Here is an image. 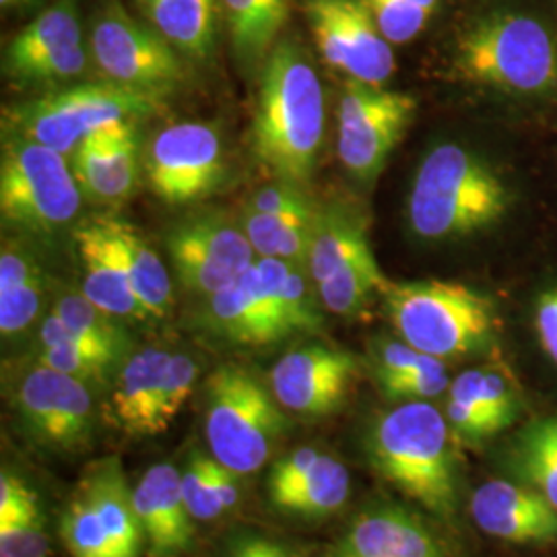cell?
<instances>
[{
  "mask_svg": "<svg viewBox=\"0 0 557 557\" xmlns=\"http://www.w3.org/2000/svg\"><path fill=\"white\" fill-rule=\"evenodd\" d=\"M83 202L73 165L57 149L4 135L0 156V215L27 234H57L77 220Z\"/></svg>",
  "mask_w": 557,
  "mask_h": 557,
  "instance_id": "9c48e42d",
  "label": "cell"
},
{
  "mask_svg": "<svg viewBox=\"0 0 557 557\" xmlns=\"http://www.w3.org/2000/svg\"><path fill=\"white\" fill-rule=\"evenodd\" d=\"M172 351L145 347L126 359L110 398V416L128 436H158L168 430L163 419L165 374Z\"/></svg>",
  "mask_w": 557,
  "mask_h": 557,
  "instance_id": "603a6c76",
  "label": "cell"
},
{
  "mask_svg": "<svg viewBox=\"0 0 557 557\" xmlns=\"http://www.w3.org/2000/svg\"><path fill=\"white\" fill-rule=\"evenodd\" d=\"M145 176L151 193L165 205L209 199L227 178L220 131L190 120L163 128L149 143Z\"/></svg>",
  "mask_w": 557,
  "mask_h": 557,
  "instance_id": "5bb4252c",
  "label": "cell"
},
{
  "mask_svg": "<svg viewBox=\"0 0 557 557\" xmlns=\"http://www.w3.org/2000/svg\"><path fill=\"white\" fill-rule=\"evenodd\" d=\"M122 356L73 335L62 320L50 312L38 329L36 363L52 368L89 386L110 379Z\"/></svg>",
  "mask_w": 557,
  "mask_h": 557,
  "instance_id": "f546056e",
  "label": "cell"
},
{
  "mask_svg": "<svg viewBox=\"0 0 557 557\" xmlns=\"http://www.w3.org/2000/svg\"><path fill=\"white\" fill-rule=\"evenodd\" d=\"M225 557H262L260 556L259 535L242 533L232 539Z\"/></svg>",
  "mask_w": 557,
  "mask_h": 557,
  "instance_id": "f6af8a7d",
  "label": "cell"
},
{
  "mask_svg": "<svg viewBox=\"0 0 557 557\" xmlns=\"http://www.w3.org/2000/svg\"><path fill=\"white\" fill-rule=\"evenodd\" d=\"M320 457H322V450L304 446V448H298V450L278 458L267 478V494L278 492V490L292 485L294 481H298L299 478H304L319 462Z\"/></svg>",
  "mask_w": 557,
  "mask_h": 557,
  "instance_id": "b9f144b4",
  "label": "cell"
},
{
  "mask_svg": "<svg viewBox=\"0 0 557 557\" xmlns=\"http://www.w3.org/2000/svg\"><path fill=\"white\" fill-rule=\"evenodd\" d=\"M535 329L543 351L557 366V287L545 292L539 298L535 308Z\"/></svg>",
  "mask_w": 557,
  "mask_h": 557,
  "instance_id": "ee69618b",
  "label": "cell"
},
{
  "mask_svg": "<svg viewBox=\"0 0 557 557\" xmlns=\"http://www.w3.org/2000/svg\"><path fill=\"white\" fill-rule=\"evenodd\" d=\"M13 405L21 428L44 450L77 455L94 440L96 403L83 380L34 363L17 382Z\"/></svg>",
  "mask_w": 557,
  "mask_h": 557,
  "instance_id": "7c38bea8",
  "label": "cell"
},
{
  "mask_svg": "<svg viewBox=\"0 0 557 557\" xmlns=\"http://www.w3.org/2000/svg\"><path fill=\"white\" fill-rule=\"evenodd\" d=\"M285 264V260L257 259L234 283L207 298L202 326L242 347H262L292 337L281 298Z\"/></svg>",
  "mask_w": 557,
  "mask_h": 557,
  "instance_id": "9a60e30c",
  "label": "cell"
},
{
  "mask_svg": "<svg viewBox=\"0 0 557 557\" xmlns=\"http://www.w3.org/2000/svg\"><path fill=\"white\" fill-rule=\"evenodd\" d=\"M458 75L515 94H541L557 85V46L541 21L498 11L473 21L455 50Z\"/></svg>",
  "mask_w": 557,
  "mask_h": 557,
  "instance_id": "8992f818",
  "label": "cell"
},
{
  "mask_svg": "<svg viewBox=\"0 0 557 557\" xmlns=\"http://www.w3.org/2000/svg\"><path fill=\"white\" fill-rule=\"evenodd\" d=\"M376 21L382 36L391 44H407L425 29L432 13L413 0H361Z\"/></svg>",
  "mask_w": 557,
  "mask_h": 557,
  "instance_id": "ab89813d",
  "label": "cell"
},
{
  "mask_svg": "<svg viewBox=\"0 0 557 557\" xmlns=\"http://www.w3.org/2000/svg\"><path fill=\"white\" fill-rule=\"evenodd\" d=\"M423 354L405 341H384L376 351V379L380 384L397 379L400 374L416 368Z\"/></svg>",
  "mask_w": 557,
  "mask_h": 557,
  "instance_id": "7bdbcfd3",
  "label": "cell"
},
{
  "mask_svg": "<svg viewBox=\"0 0 557 557\" xmlns=\"http://www.w3.org/2000/svg\"><path fill=\"white\" fill-rule=\"evenodd\" d=\"M106 223L116 244L133 292L139 298L147 317L153 320L165 319L172 310V278L168 267L131 223L112 218H106Z\"/></svg>",
  "mask_w": 557,
  "mask_h": 557,
  "instance_id": "4316f807",
  "label": "cell"
},
{
  "mask_svg": "<svg viewBox=\"0 0 557 557\" xmlns=\"http://www.w3.org/2000/svg\"><path fill=\"white\" fill-rule=\"evenodd\" d=\"M137 122H116L91 133L71 156L83 199L119 205L139 186Z\"/></svg>",
  "mask_w": 557,
  "mask_h": 557,
  "instance_id": "ffe728a7",
  "label": "cell"
},
{
  "mask_svg": "<svg viewBox=\"0 0 557 557\" xmlns=\"http://www.w3.org/2000/svg\"><path fill=\"white\" fill-rule=\"evenodd\" d=\"M163 108L165 96L160 94L112 81H89L4 110V131L73 156L83 140L103 126L139 122Z\"/></svg>",
  "mask_w": 557,
  "mask_h": 557,
  "instance_id": "5b68a950",
  "label": "cell"
},
{
  "mask_svg": "<svg viewBox=\"0 0 557 557\" xmlns=\"http://www.w3.org/2000/svg\"><path fill=\"white\" fill-rule=\"evenodd\" d=\"M380 388L393 400H428L446 393L450 388V382L444 361L423 354L416 368H411L397 379L380 384Z\"/></svg>",
  "mask_w": 557,
  "mask_h": 557,
  "instance_id": "f35d334b",
  "label": "cell"
},
{
  "mask_svg": "<svg viewBox=\"0 0 557 557\" xmlns=\"http://www.w3.org/2000/svg\"><path fill=\"white\" fill-rule=\"evenodd\" d=\"M382 298L398 337L434 358L479 351L498 329L494 301L455 281L391 283Z\"/></svg>",
  "mask_w": 557,
  "mask_h": 557,
  "instance_id": "277c9868",
  "label": "cell"
},
{
  "mask_svg": "<svg viewBox=\"0 0 557 557\" xmlns=\"http://www.w3.org/2000/svg\"><path fill=\"white\" fill-rule=\"evenodd\" d=\"M52 312L69 326L73 335L124 356L126 333L119 324L120 319L101 310L100 306L85 298L81 292L57 299Z\"/></svg>",
  "mask_w": 557,
  "mask_h": 557,
  "instance_id": "e575fe53",
  "label": "cell"
},
{
  "mask_svg": "<svg viewBox=\"0 0 557 557\" xmlns=\"http://www.w3.org/2000/svg\"><path fill=\"white\" fill-rule=\"evenodd\" d=\"M413 2L421 7L423 11H428V13H434L436 7H438V0H413Z\"/></svg>",
  "mask_w": 557,
  "mask_h": 557,
  "instance_id": "bcb514c9",
  "label": "cell"
},
{
  "mask_svg": "<svg viewBox=\"0 0 557 557\" xmlns=\"http://www.w3.org/2000/svg\"><path fill=\"white\" fill-rule=\"evenodd\" d=\"M471 515L483 533L506 543L557 541V508L522 483L494 479L479 485L471 498Z\"/></svg>",
  "mask_w": 557,
  "mask_h": 557,
  "instance_id": "44dd1931",
  "label": "cell"
},
{
  "mask_svg": "<svg viewBox=\"0 0 557 557\" xmlns=\"http://www.w3.org/2000/svg\"><path fill=\"white\" fill-rule=\"evenodd\" d=\"M508 465L522 485L557 508V418L529 423L508 450Z\"/></svg>",
  "mask_w": 557,
  "mask_h": 557,
  "instance_id": "d6a6232c",
  "label": "cell"
},
{
  "mask_svg": "<svg viewBox=\"0 0 557 557\" xmlns=\"http://www.w3.org/2000/svg\"><path fill=\"white\" fill-rule=\"evenodd\" d=\"M351 494L347 467L326 453L292 485L267 494L271 506L287 517L326 518L337 515Z\"/></svg>",
  "mask_w": 557,
  "mask_h": 557,
  "instance_id": "4dcf8cb0",
  "label": "cell"
},
{
  "mask_svg": "<svg viewBox=\"0 0 557 557\" xmlns=\"http://www.w3.org/2000/svg\"><path fill=\"white\" fill-rule=\"evenodd\" d=\"M292 0H221L232 48L244 69L267 62L277 46L278 34L289 17Z\"/></svg>",
  "mask_w": 557,
  "mask_h": 557,
  "instance_id": "f1b7e54d",
  "label": "cell"
},
{
  "mask_svg": "<svg viewBox=\"0 0 557 557\" xmlns=\"http://www.w3.org/2000/svg\"><path fill=\"white\" fill-rule=\"evenodd\" d=\"M17 2H23V0H0L2 7H13V4H17Z\"/></svg>",
  "mask_w": 557,
  "mask_h": 557,
  "instance_id": "7dc6e473",
  "label": "cell"
},
{
  "mask_svg": "<svg viewBox=\"0 0 557 557\" xmlns=\"http://www.w3.org/2000/svg\"><path fill=\"white\" fill-rule=\"evenodd\" d=\"M50 539L36 492L9 471L0 478V557H48Z\"/></svg>",
  "mask_w": 557,
  "mask_h": 557,
  "instance_id": "83f0119b",
  "label": "cell"
},
{
  "mask_svg": "<svg viewBox=\"0 0 557 557\" xmlns=\"http://www.w3.org/2000/svg\"><path fill=\"white\" fill-rule=\"evenodd\" d=\"M324 557H450L423 518L397 506H372L349 522Z\"/></svg>",
  "mask_w": 557,
  "mask_h": 557,
  "instance_id": "d6986e66",
  "label": "cell"
},
{
  "mask_svg": "<svg viewBox=\"0 0 557 557\" xmlns=\"http://www.w3.org/2000/svg\"><path fill=\"white\" fill-rule=\"evenodd\" d=\"M320 57L351 81L384 87L395 75L393 44L361 0H304Z\"/></svg>",
  "mask_w": 557,
  "mask_h": 557,
  "instance_id": "2e32d148",
  "label": "cell"
},
{
  "mask_svg": "<svg viewBox=\"0 0 557 557\" xmlns=\"http://www.w3.org/2000/svg\"><path fill=\"white\" fill-rule=\"evenodd\" d=\"M446 419L455 438L467 444H478L483 440L494 438L492 428L481 411L478 398V368L462 372L450 382Z\"/></svg>",
  "mask_w": 557,
  "mask_h": 557,
  "instance_id": "d590c367",
  "label": "cell"
},
{
  "mask_svg": "<svg viewBox=\"0 0 557 557\" xmlns=\"http://www.w3.org/2000/svg\"><path fill=\"white\" fill-rule=\"evenodd\" d=\"M411 96L347 81L338 106L337 153L345 170L359 182H372L416 116Z\"/></svg>",
  "mask_w": 557,
  "mask_h": 557,
  "instance_id": "4fadbf2b",
  "label": "cell"
},
{
  "mask_svg": "<svg viewBox=\"0 0 557 557\" xmlns=\"http://www.w3.org/2000/svg\"><path fill=\"white\" fill-rule=\"evenodd\" d=\"M317 207L281 215L244 209L239 220L259 259L285 260L308 269Z\"/></svg>",
  "mask_w": 557,
  "mask_h": 557,
  "instance_id": "1f68e13d",
  "label": "cell"
},
{
  "mask_svg": "<svg viewBox=\"0 0 557 557\" xmlns=\"http://www.w3.org/2000/svg\"><path fill=\"white\" fill-rule=\"evenodd\" d=\"M317 207L312 200L306 197L301 186L275 180L267 186L259 188L244 209L257 211V213H269V215H281V213H299Z\"/></svg>",
  "mask_w": 557,
  "mask_h": 557,
  "instance_id": "60d3db41",
  "label": "cell"
},
{
  "mask_svg": "<svg viewBox=\"0 0 557 557\" xmlns=\"http://www.w3.org/2000/svg\"><path fill=\"white\" fill-rule=\"evenodd\" d=\"M554 2H556V4H557V0H554Z\"/></svg>",
  "mask_w": 557,
  "mask_h": 557,
  "instance_id": "c3c4849f",
  "label": "cell"
},
{
  "mask_svg": "<svg viewBox=\"0 0 557 557\" xmlns=\"http://www.w3.org/2000/svg\"><path fill=\"white\" fill-rule=\"evenodd\" d=\"M75 244L85 273L81 294L116 319H149L122 267L106 218L81 223Z\"/></svg>",
  "mask_w": 557,
  "mask_h": 557,
  "instance_id": "cb8c5ba5",
  "label": "cell"
},
{
  "mask_svg": "<svg viewBox=\"0 0 557 557\" xmlns=\"http://www.w3.org/2000/svg\"><path fill=\"white\" fill-rule=\"evenodd\" d=\"M89 48L100 79L160 96L188 79V62L178 48L114 0L94 21Z\"/></svg>",
  "mask_w": 557,
  "mask_h": 557,
  "instance_id": "30bf717a",
  "label": "cell"
},
{
  "mask_svg": "<svg viewBox=\"0 0 557 557\" xmlns=\"http://www.w3.org/2000/svg\"><path fill=\"white\" fill-rule=\"evenodd\" d=\"M324 124V89L312 60L296 41H278L260 69L255 158L273 178L304 186L314 174Z\"/></svg>",
  "mask_w": 557,
  "mask_h": 557,
  "instance_id": "6da1fadb",
  "label": "cell"
},
{
  "mask_svg": "<svg viewBox=\"0 0 557 557\" xmlns=\"http://www.w3.org/2000/svg\"><path fill=\"white\" fill-rule=\"evenodd\" d=\"M60 537L71 557H114L96 499L83 479L64 506Z\"/></svg>",
  "mask_w": 557,
  "mask_h": 557,
  "instance_id": "836d02e7",
  "label": "cell"
},
{
  "mask_svg": "<svg viewBox=\"0 0 557 557\" xmlns=\"http://www.w3.org/2000/svg\"><path fill=\"white\" fill-rule=\"evenodd\" d=\"M174 275L186 294L209 298L257 262V252L239 218L205 211L180 221L165 236Z\"/></svg>",
  "mask_w": 557,
  "mask_h": 557,
  "instance_id": "8fae6325",
  "label": "cell"
},
{
  "mask_svg": "<svg viewBox=\"0 0 557 557\" xmlns=\"http://www.w3.org/2000/svg\"><path fill=\"white\" fill-rule=\"evenodd\" d=\"M48 278L36 257L21 244L4 242L0 252V335L13 338L40 317Z\"/></svg>",
  "mask_w": 557,
  "mask_h": 557,
  "instance_id": "d4e9b609",
  "label": "cell"
},
{
  "mask_svg": "<svg viewBox=\"0 0 557 557\" xmlns=\"http://www.w3.org/2000/svg\"><path fill=\"white\" fill-rule=\"evenodd\" d=\"M273 391L248 368L223 363L205 384V438L211 457L238 475L259 471L287 418Z\"/></svg>",
  "mask_w": 557,
  "mask_h": 557,
  "instance_id": "52a82bcc",
  "label": "cell"
},
{
  "mask_svg": "<svg viewBox=\"0 0 557 557\" xmlns=\"http://www.w3.org/2000/svg\"><path fill=\"white\" fill-rule=\"evenodd\" d=\"M308 271L322 306L345 319L359 317L391 287L372 250L366 215L343 200L317 207Z\"/></svg>",
  "mask_w": 557,
  "mask_h": 557,
  "instance_id": "ba28073f",
  "label": "cell"
},
{
  "mask_svg": "<svg viewBox=\"0 0 557 557\" xmlns=\"http://www.w3.org/2000/svg\"><path fill=\"white\" fill-rule=\"evenodd\" d=\"M145 21L190 60L211 59L221 0H137Z\"/></svg>",
  "mask_w": 557,
  "mask_h": 557,
  "instance_id": "484cf974",
  "label": "cell"
},
{
  "mask_svg": "<svg viewBox=\"0 0 557 557\" xmlns=\"http://www.w3.org/2000/svg\"><path fill=\"white\" fill-rule=\"evenodd\" d=\"M133 502L149 557H182L195 545L193 515L182 496L180 471L161 462L145 471L133 487Z\"/></svg>",
  "mask_w": 557,
  "mask_h": 557,
  "instance_id": "7402d4cb",
  "label": "cell"
},
{
  "mask_svg": "<svg viewBox=\"0 0 557 557\" xmlns=\"http://www.w3.org/2000/svg\"><path fill=\"white\" fill-rule=\"evenodd\" d=\"M358 359L329 345H301L271 370V391L283 409L304 418L338 411L358 380Z\"/></svg>",
  "mask_w": 557,
  "mask_h": 557,
  "instance_id": "ac0fdd59",
  "label": "cell"
},
{
  "mask_svg": "<svg viewBox=\"0 0 557 557\" xmlns=\"http://www.w3.org/2000/svg\"><path fill=\"white\" fill-rule=\"evenodd\" d=\"M85 71L87 50L73 0H59L41 11L4 52V75L21 87L54 89L81 79Z\"/></svg>",
  "mask_w": 557,
  "mask_h": 557,
  "instance_id": "e0dca14e",
  "label": "cell"
},
{
  "mask_svg": "<svg viewBox=\"0 0 557 557\" xmlns=\"http://www.w3.org/2000/svg\"><path fill=\"white\" fill-rule=\"evenodd\" d=\"M510 205L498 174L460 145H438L421 161L409 195V225L430 242L465 238L494 225Z\"/></svg>",
  "mask_w": 557,
  "mask_h": 557,
  "instance_id": "3957f363",
  "label": "cell"
},
{
  "mask_svg": "<svg viewBox=\"0 0 557 557\" xmlns=\"http://www.w3.org/2000/svg\"><path fill=\"white\" fill-rule=\"evenodd\" d=\"M455 434L446 413L428 400H403L366 434L372 469L428 515L455 520L460 506Z\"/></svg>",
  "mask_w": 557,
  "mask_h": 557,
  "instance_id": "7a4b0ae2",
  "label": "cell"
},
{
  "mask_svg": "<svg viewBox=\"0 0 557 557\" xmlns=\"http://www.w3.org/2000/svg\"><path fill=\"white\" fill-rule=\"evenodd\" d=\"M478 398L494 436L517 421L522 407L517 382L502 368H478Z\"/></svg>",
  "mask_w": 557,
  "mask_h": 557,
  "instance_id": "74e56055",
  "label": "cell"
},
{
  "mask_svg": "<svg viewBox=\"0 0 557 557\" xmlns=\"http://www.w3.org/2000/svg\"><path fill=\"white\" fill-rule=\"evenodd\" d=\"M218 458L195 453L180 471L182 496L195 520H215L225 515L218 487Z\"/></svg>",
  "mask_w": 557,
  "mask_h": 557,
  "instance_id": "8d00e7d4",
  "label": "cell"
}]
</instances>
